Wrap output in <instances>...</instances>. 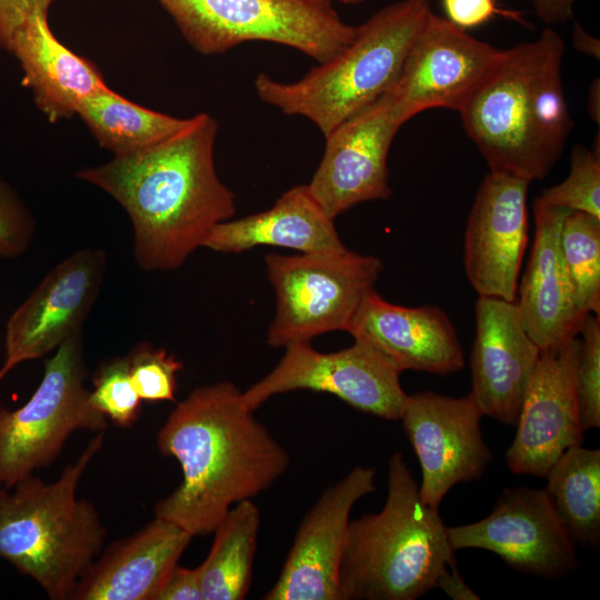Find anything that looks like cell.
<instances>
[{
	"instance_id": "cell-10",
	"label": "cell",
	"mask_w": 600,
	"mask_h": 600,
	"mask_svg": "<svg viewBox=\"0 0 600 600\" xmlns=\"http://www.w3.org/2000/svg\"><path fill=\"white\" fill-rule=\"evenodd\" d=\"M284 349L273 370L242 392L250 410L276 394L310 390L331 393L379 418L400 419L408 396L400 383L402 371L372 346L354 340L346 349L324 353L310 342H294Z\"/></svg>"
},
{
	"instance_id": "cell-12",
	"label": "cell",
	"mask_w": 600,
	"mask_h": 600,
	"mask_svg": "<svg viewBox=\"0 0 600 600\" xmlns=\"http://www.w3.org/2000/svg\"><path fill=\"white\" fill-rule=\"evenodd\" d=\"M454 551L477 548L517 571L562 579L579 567L574 542L544 489L506 488L486 518L448 527Z\"/></svg>"
},
{
	"instance_id": "cell-13",
	"label": "cell",
	"mask_w": 600,
	"mask_h": 600,
	"mask_svg": "<svg viewBox=\"0 0 600 600\" xmlns=\"http://www.w3.org/2000/svg\"><path fill=\"white\" fill-rule=\"evenodd\" d=\"M107 268L102 248H82L56 264L9 317L0 380L18 366L54 351L83 322L100 292Z\"/></svg>"
},
{
	"instance_id": "cell-35",
	"label": "cell",
	"mask_w": 600,
	"mask_h": 600,
	"mask_svg": "<svg viewBox=\"0 0 600 600\" xmlns=\"http://www.w3.org/2000/svg\"><path fill=\"white\" fill-rule=\"evenodd\" d=\"M62 0H0V48L9 51L16 33L36 14H48Z\"/></svg>"
},
{
	"instance_id": "cell-8",
	"label": "cell",
	"mask_w": 600,
	"mask_h": 600,
	"mask_svg": "<svg viewBox=\"0 0 600 600\" xmlns=\"http://www.w3.org/2000/svg\"><path fill=\"white\" fill-rule=\"evenodd\" d=\"M84 377L81 329L46 360L42 379L24 404L0 409V487L11 489L50 466L76 431H106L108 419L91 404Z\"/></svg>"
},
{
	"instance_id": "cell-28",
	"label": "cell",
	"mask_w": 600,
	"mask_h": 600,
	"mask_svg": "<svg viewBox=\"0 0 600 600\" xmlns=\"http://www.w3.org/2000/svg\"><path fill=\"white\" fill-rule=\"evenodd\" d=\"M561 257L578 307L600 313V218L569 211L560 230Z\"/></svg>"
},
{
	"instance_id": "cell-7",
	"label": "cell",
	"mask_w": 600,
	"mask_h": 600,
	"mask_svg": "<svg viewBox=\"0 0 600 600\" xmlns=\"http://www.w3.org/2000/svg\"><path fill=\"white\" fill-rule=\"evenodd\" d=\"M199 53H223L248 41L293 48L326 62L353 40L331 0H157Z\"/></svg>"
},
{
	"instance_id": "cell-6",
	"label": "cell",
	"mask_w": 600,
	"mask_h": 600,
	"mask_svg": "<svg viewBox=\"0 0 600 600\" xmlns=\"http://www.w3.org/2000/svg\"><path fill=\"white\" fill-rule=\"evenodd\" d=\"M431 12L429 0L387 4L357 26L348 47L300 80L280 82L259 73L257 94L284 114L309 119L326 137L392 87Z\"/></svg>"
},
{
	"instance_id": "cell-22",
	"label": "cell",
	"mask_w": 600,
	"mask_h": 600,
	"mask_svg": "<svg viewBox=\"0 0 600 600\" xmlns=\"http://www.w3.org/2000/svg\"><path fill=\"white\" fill-rule=\"evenodd\" d=\"M192 538L179 526L154 517L102 549L70 600H158Z\"/></svg>"
},
{
	"instance_id": "cell-19",
	"label": "cell",
	"mask_w": 600,
	"mask_h": 600,
	"mask_svg": "<svg viewBox=\"0 0 600 600\" xmlns=\"http://www.w3.org/2000/svg\"><path fill=\"white\" fill-rule=\"evenodd\" d=\"M540 352L522 324L516 301L478 298L469 393L483 416L516 424Z\"/></svg>"
},
{
	"instance_id": "cell-31",
	"label": "cell",
	"mask_w": 600,
	"mask_h": 600,
	"mask_svg": "<svg viewBox=\"0 0 600 600\" xmlns=\"http://www.w3.org/2000/svg\"><path fill=\"white\" fill-rule=\"evenodd\" d=\"M133 387L142 401H176L181 361L164 349L142 343L127 356Z\"/></svg>"
},
{
	"instance_id": "cell-17",
	"label": "cell",
	"mask_w": 600,
	"mask_h": 600,
	"mask_svg": "<svg viewBox=\"0 0 600 600\" xmlns=\"http://www.w3.org/2000/svg\"><path fill=\"white\" fill-rule=\"evenodd\" d=\"M377 470L356 467L327 488L302 519L266 600H342L339 571L350 513L376 491Z\"/></svg>"
},
{
	"instance_id": "cell-41",
	"label": "cell",
	"mask_w": 600,
	"mask_h": 600,
	"mask_svg": "<svg viewBox=\"0 0 600 600\" xmlns=\"http://www.w3.org/2000/svg\"><path fill=\"white\" fill-rule=\"evenodd\" d=\"M341 3H344V4H359V3H362L363 1L366 0H337Z\"/></svg>"
},
{
	"instance_id": "cell-34",
	"label": "cell",
	"mask_w": 600,
	"mask_h": 600,
	"mask_svg": "<svg viewBox=\"0 0 600 600\" xmlns=\"http://www.w3.org/2000/svg\"><path fill=\"white\" fill-rule=\"evenodd\" d=\"M446 19L467 31L481 27L496 17L514 20L523 26L528 22L523 12L501 8L497 0H440Z\"/></svg>"
},
{
	"instance_id": "cell-30",
	"label": "cell",
	"mask_w": 600,
	"mask_h": 600,
	"mask_svg": "<svg viewBox=\"0 0 600 600\" xmlns=\"http://www.w3.org/2000/svg\"><path fill=\"white\" fill-rule=\"evenodd\" d=\"M90 402L120 428H130L139 419L142 400L137 393L127 357L102 363L92 378Z\"/></svg>"
},
{
	"instance_id": "cell-27",
	"label": "cell",
	"mask_w": 600,
	"mask_h": 600,
	"mask_svg": "<svg viewBox=\"0 0 600 600\" xmlns=\"http://www.w3.org/2000/svg\"><path fill=\"white\" fill-rule=\"evenodd\" d=\"M77 116L100 148L113 156L151 146L187 121L134 103L110 87L87 99Z\"/></svg>"
},
{
	"instance_id": "cell-32",
	"label": "cell",
	"mask_w": 600,
	"mask_h": 600,
	"mask_svg": "<svg viewBox=\"0 0 600 600\" xmlns=\"http://www.w3.org/2000/svg\"><path fill=\"white\" fill-rule=\"evenodd\" d=\"M579 336L580 356L576 393L580 423L584 431L600 427V318L589 313Z\"/></svg>"
},
{
	"instance_id": "cell-38",
	"label": "cell",
	"mask_w": 600,
	"mask_h": 600,
	"mask_svg": "<svg viewBox=\"0 0 600 600\" xmlns=\"http://www.w3.org/2000/svg\"><path fill=\"white\" fill-rule=\"evenodd\" d=\"M438 588L453 600H478L480 597L464 582L457 567H450L441 578Z\"/></svg>"
},
{
	"instance_id": "cell-39",
	"label": "cell",
	"mask_w": 600,
	"mask_h": 600,
	"mask_svg": "<svg viewBox=\"0 0 600 600\" xmlns=\"http://www.w3.org/2000/svg\"><path fill=\"white\" fill-rule=\"evenodd\" d=\"M571 38H572L573 48L577 51L599 60L600 58L599 39L588 33L578 22L573 23Z\"/></svg>"
},
{
	"instance_id": "cell-16",
	"label": "cell",
	"mask_w": 600,
	"mask_h": 600,
	"mask_svg": "<svg viewBox=\"0 0 600 600\" xmlns=\"http://www.w3.org/2000/svg\"><path fill=\"white\" fill-rule=\"evenodd\" d=\"M401 126L386 92L324 137L323 157L307 187L330 218L392 194L388 156Z\"/></svg>"
},
{
	"instance_id": "cell-5",
	"label": "cell",
	"mask_w": 600,
	"mask_h": 600,
	"mask_svg": "<svg viewBox=\"0 0 600 600\" xmlns=\"http://www.w3.org/2000/svg\"><path fill=\"white\" fill-rule=\"evenodd\" d=\"M103 440L97 432L54 481L30 474L0 496V558L52 600H70L108 536L96 507L77 496Z\"/></svg>"
},
{
	"instance_id": "cell-11",
	"label": "cell",
	"mask_w": 600,
	"mask_h": 600,
	"mask_svg": "<svg viewBox=\"0 0 600 600\" xmlns=\"http://www.w3.org/2000/svg\"><path fill=\"white\" fill-rule=\"evenodd\" d=\"M501 54V49L431 12L387 91L394 117L403 124L433 108L459 112Z\"/></svg>"
},
{
	"instance_id": "cell-36",
	"label": "cell",
	"mask_w": 600,
	"mask_h": 600,
	"mask_svg": "<svg viewBox=\"0 0 600 600\" xmlns=\"http://www.w3.org/2000/svg\"><path fill=\"white\" fill-rule=\"evenodd\" d=\"M158 600H204L197 568L177 564L167 579Z\"/></svg>"
},
{
	"instance_id": "cell-18",
	"label": "cell",
	"mask_w": 600,
	"mask_h": 600,
	"mask_svg": "<svg viewBox=\"0 0 600 600\" xmlns=\"http://www.w3.org/2000/svg\"><path fill=\"white\" fill-rule=\"evenodd\" d=\"M529 184L489 171L478 188L464 231L463 263L479 297L516 301L528 244Z\"/></svg>"
},
{
	"instance_id": "cell-40",
	"label": "cell",
	"mask_w": 600,
	"mask_h": 600,
	"mask_svg": "<svg viewBox=\"0 0 600 600\" xmlns=\"http://www.w3.org/2000/svg\"><path fill=\"white\" fill-rule=\"evenodd\" d=\"M600 84L599 79H596L588 91L587 110L594 122L599 124L600 120Z\"/></svg>"
},
{
	"instance_id": "cell-21",
	"label": "cell",
	"mask_w": 600,
	"mask_h": 600,
	"mask_svg": "<svg viewBox=\"0 0 600 600\" xmlns=\"http://www.w3.org/2000/svg\"><path fill=\"white\" fill-rule=\"evenodd\" d=\"M569 211L538 197L534 200V239L516 304L526 331L541 351L577 338L589 314L577 304L561 257L560 230Z\"/></svg>"
},
{
	"instance_id": "cell-42",
	"label": "cell",
	"mask_w": 600,
	"mask_h": 600,
	"mask_svg": "<svg viewBox=\"0 0 600 600\" xmlns=\"http://www.w3.org/2000/svg\"><path fill=\"white\" fill-rule=\"evenodd\" d=\"M1 408H2V402H1V399H0V409ZM4 490H6L4 488L0 487V496L3 493Z\"/></svg>"
},
{
	"instance_id": "cell-1",
	"label": "cell",
	"mask_w": 600,
	"mask_h": 600,
	"mask_svg": "<svg viewBox=\"0 0 600 600\" xmlns=\"http://www.w3.org/2000/svg\"><path fill=\"white\" fill-rule=\"evenodd\" d=\"M217 132V120L200 112L151 146L76 172L126 211L141 270L180 268L214 226L236 213L234 193L216 171Z\"/></svg>"
},
{
	"instance_id": "cell-24",
	"label": "cell",
	"mask_w": 600,
	"mask_h": 600,
	"mask_svg": "<svg viewBox=\"0 0 600 600\" xmlns=\"http://www.w3.org/2000/svg\"><path fill=\"white\" fill-rule=\"evenodd\" d=\"M330 218L313 199L307 184L283 192L268 210L214 226L203 248L240 253L259 246L289 248L301 253L344 249Z\"/></svg>"
},
{
	"instance_id": "cell-9",
	"label": "cell",
	"mask_w": 600,
	"mask_h": 600,
	"mask_svg": "<svg viewBox=\"0 0 600 600\" xmlns=\"http://www.w3.org/2000/svg\"><path fill=\"white\" fill-rule=\"evenodd\" d=\"M264 261L277 300L267 334L273 348L347 331L383 271L379 257L347 248L296 256L269 253Z\"/></svg>"
},
{
	"instance_id": "cell-2",
	"label": "cell",
	"mask_w": 600,
	"mask_h": 600,
	"mask_svg": "<svg viewBox=\"0 0 600 600\" xmlns=\"http://www.w3.org/2000/svg\"><path fill=\"white\" fill-rule=\"evenodd\" d=\"M232 382L193 389L157 433L162 456L177 459L180 484L154 517L192 537L212 533L237 503L268 490L290 464L286 449L259 422Z\"/></svg>"
},
{
	"instance_id": "cell-3",
	"label": "cell",
	"mask_w": 600,
	"mask_h": 600,
	"mask_svg": "<svg viewBox=\"0 0 600 600\" xmlns=\"http://www.w3.org/2000/svg\"><path fill=\"white\" fill-rule=\"evenodd\" d=\"M566 44L552 28L502 54L459 111L490 171L528 182L544 179L573 127L564 98Z\"/></svg>"
},
{
	"instance_id": "cell-4",
	"label": "cell",
	"mask_w": 600,
	"mask_h": 600,
	"mask_svg": "<svg viewBox=\"0 0 600 600\" xmlns=\"http://www.w3.org/2000/svg\"><path fill=\"white\" fill-rule=\"evenodd\" d=\"M448 527L420 497L401 452L388 463L379 512L350 520L341 559L342 600H414L438 588L456 566Z\"/></svg>"
},
{
	"instance_id": "cell-26",
	"label": "cell",
	"mask_w": 600,
	"mask_h": 600,
	"mask_svg": "<svg viewBox=\"0 0 600 600\" xmlns=\"http://www.w3.org/2000/svg\"><path fill=\"white\" fill-rule=\"evenodd\" d=\"M544 488L574 544L597 549L600 541V450L574 446L546 476Z\"/></svg>"
},
{
	"instance_id": "cell-14",
	"label": "cell",
	"mask_w": 600,
	"mask_h": 600,
	"mask_svg": "<svg viewBox=\"0 0 600 600\" xmlns=\"http://www.w3.org/2000/svg\"><path fill=\"white\" fill-rule=\"evenodd\" d=\"M483 417L473 397L433 391L407 396L400 419L421 467L419 493L438 509L452 487L482 477L492 460L483 440Z\"/></svg>"
},
{
	"instance_id": "cell-33",
	"label": "cell",
	"mask_w": 600,
	"mask_h": 600,
	"mask_svg": "<svg viewBox=\"0 0 600 600\" xmlns=\"http://www.w3.org/2000/svg\"><path fill=\"white\" fill-rule=\"evenodd\" d=\"M34 233L32 212L17 190L0 177V258L16 259L23 256Z\"/></svg>"
},
{
	"instance_id": "cell-25",
	"label": "cell",
	"mask_w": 600,
	"mask_h": 600,
	"mask_svg": "<svg viewBox=\"0 0 600 600\" xmlns=\"http://www.w3.org/2000/svg\"><path fill=\"white\" fill-rule=\"evenodd\" d=\"M260 527L258 507L234 504L218 523L211 549L197 567L204 600H241L249 590Z\"/></svg>"
},
{
	"instance_id": "cell-37",
	"label": "cell",
	"mask_w": 600,
	"mask_h": 600,
	"mask_svg": "<svg viewBox=\"0 0 600 600\" xmlns=\"http://www.w3.org/2000/svg\"><path fill=\"white\" fill-rule=\"evenodd\" d=\"M577 0H532L536 16L546 24L556 26L568 21L573 16Z\"/></svg>"
},
{
	"instance_id": "cell-20",
	"label": "cell",
	"mask_w": 600,
	"mask_h": 600,
	"mask_svg": "<svg viewBox=\"0 0 600 600\" xmlns=\"http://www.w3.org/2000/svg\"><path fill=\"white\" fill-rule=\"evenodd\" d=\"M347 332L376 348L402 372L447 376L466 364L457 330L438 306L394 304L374 289L362 301Z\"/></svg>"
},
{
	"instance_id": "cell-23",
	"label": "cell",
	"mask_w": 600,
	"mask_h": 600,
	"mask_svg": "<svg viewBox=\"0 0 600 600\" xmlns=\"http://www.w3.org/2000/svg\"><path fill=\"white\" fill-rule=\"evenodd\" d=\"M19 62L22 84L50 122L71 119L82 103L108 88L99 68L66 47L48 14H36L16 33L9 51Z\"/></svg>"
},
{
	"instance_id": "cell-29",
	"label": "cell",
	"mask_w": 600,
	"mask_h": 600,
	"mask_svg": "<svg viewBox=\"0 0 600 600\" xmlns=\"http://www.w3.org/2000/svg\"><path fill=\"white\" fill-rule=\"evenodd\" d=\"M538 198L549 206L600 218V157L592 149L576 144L567 178Z\"/></svg>"
},
{
	"instance_id": "cell-15",
	"label": "cell",
	"mask_w": 600,
	"mask_h": 600,
	"mask_svg": "<svg viewBox=\"0 0 600 600\" xmlns=\"http://www.w3.org/2000/svg\"><path fill=\"white\" fill-rule=\"evenodd\" d=\"M580 338L540 352L506 451L512 473L546 478L570 448L580 446L583 430L576 393Z\"/></svg>"
}]
</instances>
